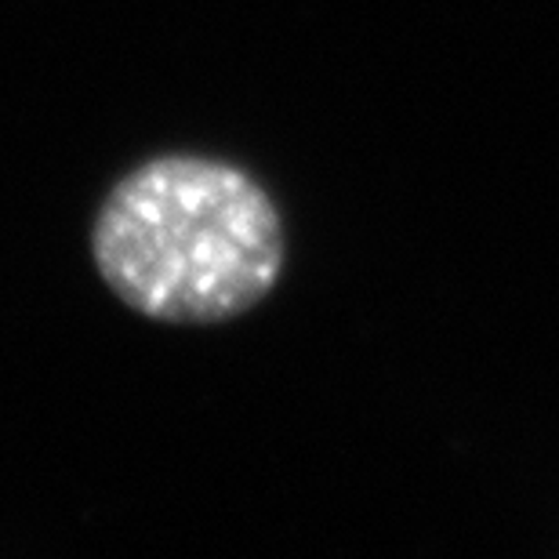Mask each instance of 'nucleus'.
Returning a JSON list of instances; mask_svg holds the SVG:
<instances>
[{"label": "nucleus", "mask_w": 559, "mask_h": 559, "mask_svg": "<svg viewBox=\"0 0 559 559\" xmlns=\"http://www.w3.org/2000/svg\"><path fill=\"white\" fill-rule=\"evenodd\" d=\"M92 259L114 298L145 320L226 323L273 295L287 233L270 189L243 167L167 153L103 197Z\"/></svg>", "instance_id": "1"}]
</instances>
